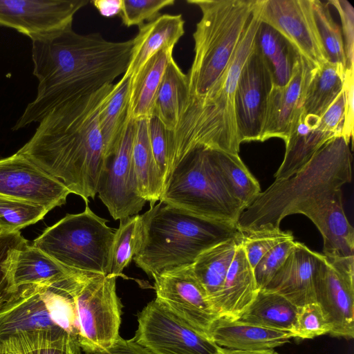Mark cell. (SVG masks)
<instances>
[{
  "mask_svg": "<svg viewBox=\"0 0 354 354\" xmlns=\"http://www.w3.org/2000/svg\"><path fill=\"white\" fill-rule=\"evenodd\" d=\"M346 68L326 61L312 68L301 111L304 115L320 118L343 91Z\"/></svg>",
  "mask_w": 354,
  "mask_h": 354,
  "instance_id": "f1b7e54d",
  "label": "cell"
},
{
  "mask_svg": "<svg viewBox=\"0 0 354 354\" xmlns=\"http://www.w3.org/2000/svg\"><path fill=\"white\" fill-rule=\"evenodd\" d=\"M241 235V232L237 237L205 250L192 265L196 279L217 314L218 296L240 241Z\"/></svg>",
  "mask_w": 354,
  "mask_h": 354,
  "instance_id": "83f0119b",
  "label": "cell"
},
{
  "mask_svg": "<svg viewBox=\"0 0 354 354\" xmlns=\"http://www.w3.org/2000/svg\"><path fill=\"white\" fill-rule=\"evenodd\" d=\"M184 33L185 20L182 15H160L139 27L138 35L133 39L131 57L124 75L134 76L158 52L174 48Z\"/></svg>",
  "mask_w": 354,
  "mask_h": 354,
  "instance_id": "cb8c5ba5",
  "label": "cell"
},
{
  "mask_svg": "<svg viewBox=\"0 0 354 354\" xmlns=\"http://www.w3.org/2000/svg\"><path fill=\"white\" fill-rule=\"evenodd\" d=\"M132 339L153 354H217L219 347L156 299L138 313Z\"/></svg>",
  "mask_w": 354,
  "mask_h": 354,
  "instance_id": "30bf717a",
  "label": "cell"
},
{
  "mask_svg": "<svg viewBox=\"0 0 354 354\" xmlns=\"http://www.w3.org/2000/svg\"><path fill=\"white\" fill-rule=\"evenodd\" d=\"M6 342L15 354H82L77 342L62 328L23 332Z\"/></svg>",
  "mask_w": 354,
  "mask_h": 354,
  "instance_id": "836d02e7",
  "label": "cell"
},
{
  "mask_svg": "<svg viewBox=\"0 0 354 354\" xmlns=\"http://www.w3.org/2000/svg\"><path fill=\"white\" fill-rule=\"evenodd\" d=\"M217 354H279L273 349L261 351H241L218 347Z\"/></svg>",
  "mask_w": 354,
  "mask_h": 354,
  "instance_id": "681fc988",
  "label": "cell"
},
{
  "mask_svg": "<svg viewBox=\"0 0 354 354\" xmlns=\"http://www.w3.org/2000/svg\"><path fill=\"white\" fill-rule=\"evenodd\" d=\"M317 302L331 324L330 334L354 337V256L327 257L322 254L315 279Z\"/></svg>",
  "mask_w": 354,
  "mask_h": 354,
  "instance_id": "8fae6325",
  "label": "cell"
},
{
  "mask_svg": "<svg viewBox=\"0 0 354 354\" xmlns=\"http://www.w3.org/2000/svg\"><path fill=\"white\" fill-rule=\"evenodd\" d=\"M353 73L354 68H346L343 89L345 95V109L342 136L348 142H351L353 136Z\"/></svg>",
  "mask_w": 354,
  "mask_h": 354,
  "instance_id": "bcb514c9",
  "label": "cell"
},
{
  "mask_svg": "<svg viewBox=\"0 0 354 354\" xmlns=\"http://www.w3.org/2000/svg\"><path fill=\"white\" fill-rule=\"evenodd\" d=\"M175 3L174 0H122L120 17L127 27L143 26L145 21H151L160 11Z\"/></svg>",
  "mask_w": 354,
  "mask_h": 354,
  "instance_id": "60d3db41",
  "label": "cell"
},
{
  "mask_svg": "<svg viewBox=\"0 0 354 354\" xmlns=\"http://www.w3.org/2000/svg\"><path fill=\"white\" fill-rule=\"evenodd\" d=\"M314 17L327 61L346 68L342 30L333 19L328 3L312 0Z\"/></svg>",
  "mask_w": 354,
  "mask_h": 354,
  "instance_id": "8d00e7d4",
  "label": "cell"
},
{
  "mask_svg": "<svg viewBox=\"0 0 354 354\" xmlns=\"http://www.w3.org/2000/svg\"><path fill=\"white\" fill-rule=\"evenodd\" d=\"M94 354H153L149 350L136 342L133 339H124L120 337L109 348Z\"/></svg>",
  "mask_w": 354,
  "mask_h": 354,
  "instance_id": "7dc6e473",
  "label": "cell"
},
{
  "mask_svg": "<svg viewBox=\"0 0 354 354\" xmlns=\"http://www.w3.org/2000/svg\"><path fill=\"white\" fill-rule=\"evenodd\" d=\"M71 194L65 185L17 152L0 159V195L28 201L50 211Z\"/></svg>",
  "mask_w": 354,
  "mask_h": 354,
  "instance_id": "e0dca14e",
  "label": "cell"
},
{
  "mask_svg": "<svg viewBox=\"0 0 354 354\" xmlns=\"http://www.w3.org/2000/svg\"><path fill=\"white\" fill-rule=\"evenodd\" d=\"M107 221L86 203L82 212L66 214L32 245L73 271L107 275L115 232Z\"/></svg>",
  "mask_w": 354,
  "mask_h": 354,
  "instance_id": "ba28073f",
  "label": "cell"
},
{
  "mask_svg": "<svg viewBox=\"0 0 354 354\" xmlns=\"http://www.w3.org/2000/svg\"><path fill=\"white\" fill-rule=\"evenodd\" d=\"M289 240H294V236L290 231L273 228L241 232L240 243L250 266L254 268L268 251L279 243Z\"/></svg>",
  "mask_w": 354,
  "mask_h": 354,
  "instance_id": "f35d334b",
  "label": "cell"
},
{
  "mask_svg": "<svg viewBox=\"0 0 354 354\" xmlns=\"http://www.w3.org/2000/svg\"><path fill=\"white\" fill-rule=\"evenodd\" d=\"M132 161L139 193L150 207L159 201L164 183L156 167L150 147L148 119L136 121Z\"/></svg>",
  "mask_w": 354,
  "mask_h": 354,
  "instance_id": "d6a6232c",
  "label": "cell"
},
{
  "mask_svg": "<svg viewBox=\"0 0 354 354\" xmlns=\"http://www.w3.org/2000/svg\"><path fill=\"white\" fill-rule=\"evenodd\" d=\"M136 121L129 119L121 139L105 160L97 194L115 220L138 214L147 201L141 197L132 161Z\"/></svg>",
  "mask_w": 354,
  "mask_h": 354,
  "instance_id": "7c38bea8",
  "label": "cell"
},
{
  "mask_svg": "<svg viewBox=\"0 0 354 354\" xmlns=\"http://www.w3.org/2000/svg\"><path fill=\"white\" fill-rule=\"evenodd\" d=\"M28 241L21 232L0 230V303L14 290L10 277V263L12 252Z\"/></svg>",
  "mask_w": 354,
  "mask_h": 354,
  "instance_id": "7bdbcfd3",
  "label": "cell"
},
{
  "mask_svg": "<svg viewBox=\"0 0 354 354\" xmlns=\"http://www.w3.org/2000/svg\"><path fill=\"white\" fill-rule=\"evenodd\" d=\"M132 75H122L103 101L99 110V127L105 160L119 143L129 120Z\"/></svg>",
  "mask_w": 354,
  "mask_h": 354,
  "instance_id": "f546056e",
  "label": "cell"
},
{
  "mask_svg": "<svg viewBox=\"0 0 354 354\" xmlns=\"http://www.w3.org/2000/svg\"><path fill=\"white\" fill-rule=\"evenodd\" d=\"M321 256L295 241L292 251L264 289L283 295L298 307L317 302L315 279Z\"/></svg>",
  "mask_w": 354,
  "mask_h": 354,
  "instance_id": "ffe728a7",
  "label": "cell"
},
{
  "mask_svg": "<svg viewBox=\"0 0 354 354\" xmlns=\"http://www.w3.org/2000/svg\"><path fill=\"white\" fill-rule=\"evenodd\" d=\"M331 329L330 323L317 302L298 307L295 325L292 330L294 338L313 339L330 334Z\"/></svg>",
  "mask_w": 354,
  "mask_h": 354,
  "instance_id": "ab89813d",
  "label": "cell"
},
{
  "mask_svg": "<svg viewBox=\"0 0 354 354\" xmlns=\"http://www.w3.org/2000/svg\"><path fill=\"white\" fill-rule=\"evenodd\" d=\"M116 278L81 272L75 282L72 295L77 341L84 353L104 350L120 336L122 305L116 293Z\"/></svg>",
  "mask_w": 354,
  "mask_h": 354,
  "instance_id": "9c48e42d",
  "label": "cell"
},
{
  "mask_svg": "<svg viewBox=\"0 0 354 354\" xmlns=\"http://www.w3.org/2000/svg\"><path fill=\"white\" fill-rule=\"evenodd\" d=\"M261 20L276 29L312 68L327 61L312 0H259Z\"/></svg>",
  "mask_w": 354,
  "mask_h": 354,
  "instance_id": "9a60e30c",
  "label": "cell"
},
{
  "mask_svg": "<svg viewBox=\"0 0 354 354\" xmlns=\"http://www.w3.org/2000/svg\"><path fill=\"white\" fill-rule=\"evenodd\" d=\"M148 133L153 159L165 187L169 177L167 130L161 122L153 115L148 119Z\"/></svg>",
  "mask_w": 354,
  "mask_h": 354,
  "instance_id": "ee69618b",
  "label": "cell"
},
{
  "mask_svg": "<svg viewBox=\"0 0 354 354\" xmlns=\"http://www.w3.org/2000/svg\"><path fill=\"white\" fill-rule=\"evenodd\" d=\"M132 46L133 39L111 41L98 32L80 35L72 28L32 41L37 95L12 130L39 122L57 105L113 84L125 73Z\"/></svg>",
  "mask_w": 354,
  "mask_h": 354,
  "instance_id": "7a4b0ae2",
  "label": "cell"
},
{
  "mask_svg": "<svg viewBox=\"0 0 354 354\" xmlns=\"http://www.w3.org/2000/svg\"><path fill=\"white\" fill-rule=\"evenodd\" d=\"M189 96L187 74L173 57L157 93L153 113L167 131H174L178 125Z\"/></svg>",
  "mask_w": 354,
  "mask_h": 354,
  "instance_id": "4dcf8cb0",
  "label": "cell"
},
{
  "mask_svg": "<svg viewBox=\"0 0 354 354\" xmlns=\"http://www.w3.org/2000/svg\"><path fill=\"white\" fill-rule=\"evenodd\" d=\"M174 48L153 55L132 76L129 119L135 121L153 116L155 100L166 68L173 57Z\"/></svg>",
  "mask_w": 354,
  "mask_h": 354,
  "instance_id": "484cf974",
  "label": "cell"
},
{
  "mask_svg": "<svg viewBox=\"0 0 354 354\" xmlns=\"http://www.w3.org/2000/svg\"><path fill=\"white\" fill-rule=\"evenodd\" d=\"M91 3L102 17L109 18L120 15L122 0H93Z\"/></svg>",
  "mask_w": 354,
  "mask_h": 354,
  "instance_id": "c3c4849f",
  "label": "cell"
},
{
  "mask_svg": "<svg viewBox=\"0 0 354 354\" xmlns=\"http://www.w3.org/2000/svg\"><path fill=\"white\" fill-rule=\"evenodd\" d=\"M338 12L342 23V34L343 37L344 51L346 58V68H354V9L353 6L346 0H329Z\"/></svg>",
  "mask_w": 354,
  "mask_h": 354,
  "instance_id": "f6af8a7d",
  "label": "cell"
},
{
  "mask_svg": "<svg viewBox=\"0 0 354 354\" xmlns=\"http://www.w3.org/2000/svg\"><path fill=\"white\" fill-rule=\"evenodd\" d=\"M87 0H0V26L41 40L72 28Z\"/></svg>",
  "mask_w": 354,
  "mask_h": 354,
  "instance_id": "5bb4252c",
  "label": "cell"
},
{
  "mask_svg": "<svg viewBox=\"0 0 354 354\" xmlns=\"http://www.w3.org/2000/svg\"><path fill=\"white\" fill-rule=\"evenodd\" d=\"M113 86L106 85L53 108L17 151L62 181L86 204L97 194L105 164L99 110Z\"/></svg>",
  "mask_w": 354,
  "mask_h": 354,
  "instance_id": "3957f363",
  "label": "cell"
},
{
  "mask_svg": "<svg viewBox=\"0 0 354 354\" xmlns=\"http://www.w3.org/2000/svg\"><path fill=\"white\" fill-rule=\"evenodd\" d=\"M201 18L193 33L194 57L187 74L189 101L203 100L223 76L257 0H187Z\"/></svg>",
  "mask_w": 354,
  "mask_h": 354,
  "instance_id": "8992f818",
  "label": "cell"
},
{
  "mask_svg": "<svg viewBox=\"0 0 354 354\" xmlns=\"http://www.w3.org/2000/svg\"><path fill=\"white\" fill-rule=\"evenodd\" d=\"M259 290L253 268L239 241L218 296L219 317L239 319L252 303Z\"/></svg>",
  "mask_w": 354,
  "mask_h": 354,
  "instance_id": "603a6c76",
  "label": "cell"
},
{
  "mask_svg": "<svg viewBox=\"0 0 354 354\" xmlns=\"http://www.w3.org/2000/svg\"><path fill=\"white\" fill-rule=\"evenodd\" d=\"M272 87L269 70L254 44L241 70L234 95L236 124L241 143L261 141Z\"/></svg>",
  "mask_w": 354,
  "mask_h": 354,
  "instance_id": "2e32d148",
  "label": "cell"
},
{
  "mask_svg": "<svg viewBox=\"0 0 354 354\" xmlns=\"http://www.w3.org/2000/svg\"><path fill=\"white\" fill-rule=\"evenodd\" d=\"M192 265L166 269L157 274L153 278L155 299L209 337V330L219 316L196 279Z\"/></svg>",
  "mask_w": 354,
  "mask_h": 354,
  "instance_id": "4fadbf2b",
  "label": "cell"
},
{
  "mask_svg": "<svg viewBox=\"0 0 354 354\" xmlns=\"http://www.w3.org/2000/svg\"><path fill=\"white\" fill-rule=\"evenodd\" d=\"M298 306L283 295L265 289L259 290L255 299L237 319L266 328L292 332Z\"/></svg>",
  "mask_w": 354,
  "mask_h": 354,
  "instance_id": "1f68e13d",
  "label": "cell"
},
{
  "mask_svg": "<svg viewBox=\"0 0 354 354\" xmlns=\"http://www.w3.org/2000/svg\"><path fill=\"white\" fill-rule=\"evenodd\" d=\"M312 68L299 57L290 81L285 86L272 85L269 93L261 142L271 138L287 140L301 112Z\"/></svg>",
  "mask_w": 354,
  "mask_h": 354,
  "instance_id": "ac0fdd59",
  "label": "cell"
},
{
  "mask_svg": "<svg viewBox=\"0 0 354 354\" xmlns=\"http://www.w3.org/2000/svg\"><path fill=\"white\" fill-rule=\"evenodd\" d=\"M209 337L218 346L241 351L273 349L294 338L290 331L280 330L225 317L212 324Z\"/></svg>",
  "mask_w": 354,
  "mask_h": 354,
  "instance_id": "7402d4cb",
  "label": "cell"
},
{
  "mask_svg": "<svg viewBox=\"0 0 354 354\" xmlns=\"http://www.w3.org/2000/svg\"><path fill=\"white\" fill-rule=\"evenodd\" d=\"M295 241L279 243L268 251L253 268L259 290L264 289L292 251Z\"/></svg>",
  "mask_w": 354,
  "mask_h": 354,
  "instance_id": "b9f144b4",
  "label": "cell"
},
{
  "mask_svg": "<svg viewBox=\"0 0 354 354\" xmlns=\"http://www.w3.org/2000/svg\"><path fill=\"white\" fill-rule=\"evenodd\" d=\"M41 287L20 286L0 303V345L20 333L61 328L48 314Z\"/></svg>",
  "mask_w": 354,
  "mask_h": 354,
  "instance_id": "d6986e66",
  "label": "cell"
},
{
  "mask_svg": "<svg viewBox=\"0 0 354 354\" xmlns=\"http://www.w3.org/2000/svg\"><path fill=\"white\" fill-rule=\"evenodd\" d=\"M254 47L269 70L272 85L283 86L288 84L300 57L294 46L276 29L261 21Z\"/></svg>",
  "mask_w": 354,
  "mask_h": 354,
  "instance_id": "4316f807",
  "label": "cell"
},
{
  "mask_svg": "<svg viewBox=\"0 0 354 354\" xmlns=\"http://www.w3.org/2000/svg\"><path fill=\"white\" fill-rule=\"evenodd\" d=\"M142 236V214L120 220L115 230L109 254V274L124 277L123 270L133 260L140 250Z\"/></svg>",
  "mask_w": 354,
  "mask_h": 354,
  "instance_id": "d590c367",
  "label": "cell"
},
{
  "mask_svg": "<svg viewBox=\"0 0 354 354\" xmlns=\"http://www.w3.org/2000/svg\"><path fill=\"white\" fill-rule=\"evenodd\" d=\"M84 354H90V353H84Z\"/></svg>",
  "mask_w": 354,
  "mask_h": 354,
  "instance_id": "f907efd6",
  "label": "cell"
},
{
  "mask_svg": "<svg viewBox=\"0 0 354 354\" xmlns=\"http://www.w3.org/2000/svg\"><path fill=\"white\" fill-rule=\"evenodd\" d=\"M261 21L259 0H257L222 78L203 100H187L175 129L167 131L169 171L196 148L239 154L241 142L236 124L234 95L241 70L253 49Z\"/></svg>",
  "mask_w": 354,
  "mask_h": 354,
  "instance_id": "277c9868",
  "label": "cell"
},
{
  "mask_svg": "<svg viewBox=\"0 0 354 354\" xmlns=\"http://www.w3.org/2000/svg\"><path fill=\"white\" fill-rule=\"evenodd\" d=\"M75 272L28 242L16 249L10 258V277L14 291L26 285L50 286Z\"/></svg>",
  "mask_w": 354,
  "mask_h": 354,
  "instance_id": "d4e9b609",
  "label": "cell"
},
{
  "mask_svg": "<svg viewBox=\"0 0 354 354\" xmlns=\"http://www.w3.org/2000/svg\"><path fill=\"white\" fill-rule=\"evenodd\" d=\"M142 236L133 258L149 277L191 265L205 250L237 237L236 226L207 220L160 201L142 214Z\"/></svg>",
  "mask_w": 354,
  "mask_h": 354,
  "instance_id": "5b68a950",
  "label": "cell"
},
{
  "mask_svg": "<svg viewBox=\"0 0 354 354\" xmlns=\"http://www.w3.org/2000/svg\"><path fill=\"white\" fill-rule=\"evenodd\" d=\"M319 118L304 115L301 111L285 141V155L274 174L275 180L287 179L295 175L328 140L337 136L320 122Z\"/></svg>",
  "mask_w": 354,
  "mask_h": 354,
  "instance_id": "44dd1931",
  "label": "cell"
},
{
  "mask_svg": "<svg viewBox=\"0 0 354 354\" xmlns=\"http://www.w3.org/2000/svg\"><path fill=\"white\" fill-rule=\"evenodd\" d=\"M159 201L193 215L236 227L245 209L225 183L211 149L203 147L189 151L174 167Z\"/></svg>",
  "mask_w": 354,
  "mask_h": 354,
  "instance_id": "52a82bcc",
  "label": "cell"
},
{
  "mask_svg": "<svg viewBox=\"0 0 354 354\" xmlns=\"http://www.w3.org/2000/svg\"><path fill=\"white\" fill-rule=\"evenodd\" d=\"M48 212L41 205L0 195V230L20 231L42 220Z\"/></svg>",
  "mask_w": 354,
  "mask_h": 354,
  "instance_id": "74e56055",
  "label": "cell"
},
{
  "mask_svg": "<svg viewBox=\"0 0 354 354\" xmlns=\"http://www.w3.org/2000/svg\"><path fill=\"white\" fill-rule=\"evenodd\" d=\"M213 160L227 186L247 208L261 192L259 182L239 154L211 149Z\"/></svg>",
  "mask_w": 354,
  "mask_h": 354,
  "instance_id": "e575fe53",
  "label": "cell"
},
{
  "mask_svg": "<svg viewBox=\"0 0 354 354\" xmlns=\"http://www.w3.org/2000/svg\"><path fill=\"white\" fill-rule=\"evenodd\" d=\"M350 142L328 140L292 176L275 180L245 208L237 222L241 232L280 228L286 216L301 214L317 227L328 257L354 256V230L343 206L342 187L352 178Z\"/></svg>",
  "mask_w": 354,
  "mask_h": 354,
  "instance_id": "6da1fadb",
  "label": "cell"
}]
</instances>
